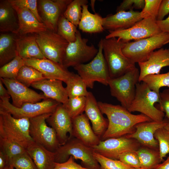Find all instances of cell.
I'll list each match as a JSON object with an SVG mask.
<instances>
[{
	"instance_id": "obj_1",
	"label": "cell",
	"mask_w": 169,
	"mask_h": 169,
	"mask_svg": "<svg viewBox=\"0 0 169 169\" xmlns=\"http://www.w3.org/2000/svg\"><path fill=\"white\" fill-rule=\"evenodd\" d=\"M97 103L101 112L106 115L108 121L107 128L101 141L131 134L135 131L137 124L152 121L142 114H132L126 109L119 105L100 101Z\"/></svg>"
},
{
	"instance_id": "obj_2",
	"label": "cell",
	"mask_w": 169,
	"mask_h": 169,
	"mask_svg": "<svg viewBox=\"0 0 169 169\" xmlns=\"http://www.w3.org/2000/svg\"><path fill=\"white\" fill-rule=\"evenodd\" d=\"M125 43L116 38H103V54L111 79L119 77L136 67L135 64L122 52Z\"/></svg>"
},
{
	"instance_id": "obj_3",
	"label": "cell",
	"mask_w": 169,
	"mask_h": 169,
	"mask_svg": "<svg viewBox=\"0 0 169 169\" xmlns=\"http://www.w3.org/2000/svg\"><path fill=\"white\" fill-rule=\"evenodd\" d=\"M29 127V118H16L0 109V137L14 142L26 149L34 142Z\"/></svg>"
},
{
	"instance_id": "obj_4",
	"label": "cell",
	"mask_w": 169,
	"mask_h": 169,
	"mask_svg": "<svg viewBox=\"0 0 169 169\" xmlns=\"http://www.w3.org/2000/svg\"><path fill=\"white\" fill-rule=\"evenodd\" d=\"M159 102V95L151 90L145 83L136 85L134 98L127 110L131 112L137 111L148 117L152 121L163 120L165 113L154 106Z\"/></svg>"
},
{
	"instance_id": "obj_5",
	"label": "cell",
	"mask_w": 169,
	"mask_h": 169,
	"mask_svg": "<svg viewBox=\"0 0 169 169\" xmlns=\"http://www.w3.org/2000/svg\"><path fill=\"white\" fill-rule=\"evenodd\" d=\"M92 147L88 146L74 137L69 139L54 152L55 162L61 163L67 161L70 156L81 161L82 166L89 169H101L93 155Z\"/></svg>"
},
{
	"instance_id": "obj_6",
	"label": "cell",
	"mask_w": 169,
	"mask_h": 169,
	"mask_svg": "<svg viewBox=\"0 0 169 169\" xmlns=\"http://www.w3.org/2000/svg\"><path fill=\"white\" fill-rule=\"evenodd\" d=\"M103 38L99 41L98 52L91 61L86 64H81L74 67L87 87L92 89L95 82L107 85L110 79L108 67L103 51Z\"/></svg>"
},
{
	"instance_id": "obj_7",
	"label": "cell",
	"mask_w": 169,
	"mask_h": 169,
	"mask_svg": "<svg viewBox=\"0 0 169 169\" xmlns=\"http://www.w3.org/2000/svg\"><path fill=\"white\" fill-rule=\"evenodd\" d=\"M169 43V33L161 32L152 36L125 43L124 55L134 63L146 61L156 49Z\"/></svg>"
},
{
	"instance_id": "obj_8",
	"label": "cell",
	"mask_w": 169,
	"mask_h": 169,
	"mask_svg": "<svg viewBox=\"0 0 169 169\" xmlns=\"http://www.w3.org/2000/svg\"><path fill=\"white\" fill-rule=\"evenodd\" d=\"M139 75L140 71L135 67L119 77L110 78L109 81L111 95L127 110L134 98Z\"/></svg>"
},
{
	"instance_id": "obj_9",
	"label": "cell",
	"mask_w": 169,
	"mask_h": 169,
	"mask_svg": "<svg viewBox=\"0 0 169 169\" xmlns=\"http://www.w3.org/2000/svg\"><path fill=\"white\" fill-rule=\"evenodd\" d=\"M61 103L49 98L35 103H27L20 107L14 106L8 98H1L0 109L17 118H30L45 114L52 113Z\"/></svg>"
},
{
	"instance_id": "obj_10",
	"label": "cell",
	"mask_w": 169,
	"mask_h": 169,
	"mask_svg": "<svg viewBox=\"0 0 169 169\" xmlns=\"http://www.w3.org/2000/svg\"><path fill=\"white\" fill-rule=\"evenodd\" d=\"M88 39L82 38L78 30L75 41L69 43L65 49L62 61V65L67 68L74 67L92 60L98 52L93 44L88 45Z\"/></svg>"
},
{
	"instance_id": "obj_11",
	"label": "cell",
	"mask_w": 169,
	"mask_h": 169,
	"mask_svg": "<svg viewBox=\"0 0 169 169\" xmlns=\"http://www.w3.org/2000/svg\"><path fill=\"white\" fill-rule=\"evenodd\" d=\"M51 114H44L29 118V132L34 142L55 152L61 145L54 130L46 123V120Z\"/></svg>"
},
{
	"instance_id": "obj_12",
	"label": "cell",
	"mask_w": 169,
	"mask_h": 169,
	"mask_svg": "<svg viewBox=\"0 0 169 169\" xmlns=\"http://www.w3.org/2000/svg\"><path fill=\"white\" fill-rule=\"evenodd\" d=\"M35 35L37 43L45 57L62 64L69 43L57 32L50 30L36 33Z\"/></svg>"
},
{
	"instance_id": "obj_13",
	"label": "cell",
	"mask_w": 169,
	"mask_h": 169,
	"mask_svg": "<svg viewBox=\"0 0 169 169\" xmlns=\"http://www.w3.org/2000/svg\"><path fill=\"white\" fill-rule=\"evenodd\" d=\"M152 18L142 19L130 28L123 30L110 31L105 38H117L125 43L137 40L154 36L161 31Z\"/></svg>"
},
{
	"instance_id": "obj_14",
	"label": "cell",
	"mask_w": 169,
	"mask_h": 169,
	"mask_svg": "<svg viewBox=\"0 0 169 169\" xmlns=\"http://www.w3.org/2000/svg\"><path fill=\"white\" fill-rule=\"evenodd\" d=\"M141 146L136 140L125 136L100 141L98 145L91 147L94 152L105 157L119 160L121 154L127 152L136 151Z\"/></svg>"
},
{
	"instance_id": "obj_15",
	"label": "cell",
	"mask_w": 169,
	"mask_h": 169,
	"mask_svg": "<svg viewBox=\"0 0 169 169\" xmlns=\"http://www.w3.org/2000/svg\"><path fill=\"white\" fill-rule=\"evenodd\" d=\"M12 100V105L19 108L27 103H35L47 98L43 94H38L16 79L0 78Z\"/></svg>"
},
{
	"instance_id": "obj_16",
	"label": "cell",
	"mask_w": 169,
	"mask_h": 169,
	"mask_svg": "<svg viewBox=\"0 0 169 169\" xmlns=\"http://www.w3.org/2000/svg\"><path fill=\"white\" fill-rule=\"evenodd\" d=\"M46 122L55 131L61 146L74 137L72 119L62 104L58 106Z\"/></svg>"
},
{
	"instance_id": "obj_17",
	"label": "cell",
	"mask_w": 169,
	"mask_h": 169,
	"mask_svg": "<svg viewBox=\"0 0 169 169\" xmlns=\"http://www.w3.org/2000/svg\"><path fill=\"white\" fill-rule=\"evenodd\" d=\"M72 0L39 1L43 23L49 30L57 32L59 20Z\"/></svg>"
},
{
	"instance_id": "obj_18",
	"label": "cell",
	"mask_w": 169,
	"mask_h": 169,
	"mask_svg": "<svg viewBox=\"0 0 169 169\" xmlns=\"http://www.w3.org/2000/svg\"><path fill=\"white\" fill-rule=\"evenodd\" d=\"M24 60L25 65L38 70L46 79H58L65 83L73 73L62 64L47 59L31 58Z\"/></svg>"
},
{
	"instance_id": "obj_19",
	"label": "cell",
	"mask_w": 169,
	"mask_h": 169,
	"mask_svg": "<svg viewBox=\"0 0 169 169\" xmlns=\"http://www.w3.org/2000/svg\"><path fill=\"white\" fill-rule=\"evenodd\" d=\"M168 122L167 120H164L161 122L151 121L141 122L135 126L133 133L125 136L136 140L143 146L159 150L158 143L154 134L158 129L164 127Z\"/></svg>"
},
{
	"instance_id": "obj_20",
	"label": "cell",
	"mask_w": 169,
	"mask_h": 169,
	"mask_svg": "<svg viewBox=\"0 0 169 169\" xmlns=\"http://www.w3.org/2000/svg\"><path fill=\"white\" fill-rule=\"evenodd\" d=\"M142 19L138 11H121L103 18L102 25L104 29L115 31L128 28Z\"/></svg>"
},
{
	"instance_id": "obj_21",
	"label": "cell",
	"mask_w": 169,
	"mask_h": 169,
	"mask_svg": "<svg viewBox=\"0 0 169 169\" xmlns=\"http://www.w3.org/2000/svg\"><path fill=\"white\" fill-rule=\"evenodd\" d=\"M140 69L139 82L146 76L159 74L162 68L169 66V49L160 48L153 52L146 61L138 63Z\"/></svg>"
},
{
	"instance_id": "obj_22",
	"label": "cell",
	"mask_w": 169,
	"mask_h": 169,
	"mask_svg": "<svg viewBox=\"0 0 169 169\" xmlns=\"http://www.w3.org/2000/svg\"><path fill=\"white\" fill-rule=\"evenodd\" d=\"M89 120L83 113L72 118L73 134L86 145L92 147L98 145L101 140L94 132Z\"/></svg>"
},
{
	"instance_id": "obj_23",
	"label": "cell",
	"mask_w": 169,
	"mask_h": 169,
	"mask_svg": "<svg viewBox=\"0 0 169 169\" xmlns=\"http://www.w3.org/2000/svg\"><path fill=\"white\" fill-rule=\"evenodd\" d=\"M86 97L85 114L91 122L94 132L101 140L107 128L108 120L103 116L92 93L89 92Z\"/></svg>"
},
{
	"instance_id": "obj_24",
	"label": "cell",
	"mask_w": 169,
	"mask_h": 169,
	"mask_svg": "<svg viewBox=\"0 0 169 169\" xmlns=\"http://www.w3.org/2000/svg\"><path fill=\"white\" fill-rule=\"evenodd\" d=\"M62 82L58 79H45L33 83L31 86L43 91L47 98L63 105L66 102L69 97Z\"/></svg>"
},
{
	"instance_id": "obj_25",
	"label": "cell",
	"mask_w": 169,
	"mask_h": 169,
	"mask_svg": "<svg viewBox=\"0 0 169 169\" xmlns=\"http://www.w3.org/2000/svg\"><path fill=\"white\" fill-rule=\"evenodd\" d=\"M13 7L17 12L18 21L19 28L17 34L22 35L28 33H37L47 30L48 28L44 23L39 22L30 10L25 8Z\"/></svg>"
},
{
	"instance_id": "obj_26",
	"label": "cell",
	"mask_w": 169,
	"mask_h": 169,
	"mask_svg": "<svg viewBox=\"0 0 169 169\" xmlns=\"http://www.w3.org/2000/svg\"><path fill=\"white\" fill-rule=\"evenodd\" d=\"M38 169H53L55 165L54 152L33 142L26 149Z\"/></svg>"
},
{
	"instance_id": "obj_27",
	"label": "cell",
	"mask_w": 169,
	"mask_h": 169,
	"mask_svg": "<svg viewBox=\"0 0 169 169\" xmlns=\"http://www.w3.org/2000/svg\"><path fill=\"white\" fill-rule=\"evenodd\" d=\"M19 24L16 11L8 0H0V31L17 34Z\"/></svg>"
},
{
	"instance_id": "obj_28",
	"label": "cell",
	"mask_w": 169,
	"mask_h": 169,
	"mask_svg": "<svg viewBox=\"0 0 169 169\" xmlns=\"http://www.w3.org/2000/svg\"><path fill=\"white\" fill-rule=\"evenodd\" d=\"M16 41L18 55L24 60L46 59L38 47L35 35L21 37L16 38Z\"/></svg>"
},
{
	"instance_id": "obj_29",
	"label": "cell",
	"mask_w": 169,
	"mask_h": 169,
	"mask_svg": "<svg viewBox=\"0 0 169 169\" xmlns=\"http://www.w3.org/2000/svg\"><path fill=\"white\" fill-rule=\"evenodd\" d=\"M88 4L82 6V15L78 27L83 32L89 33L102 32L103 18L98 13H91L88 10Z\"/></svg>"
},
{
	"instance_id": "obj_30",
	"label": "cell",
	"mask_w": 169,
	"mask_h": 169,
	"mask_svg": "<svg viewBox=\"0 0 169 169\" xmlns=\"http://www.w3.org/2000/svg\"><path fill=\"white\" fill-rule=\"evenodd\" d=\"M18 55L16 38L11 34L1 33L0 67L11 61Z\"/></svg>"
},
{
	"instance_id": "obj_31",
	"label": "cell",
	"mask_w": 169,
	"mask_h": 169,
	"mask_svg": "<svg viewBox=\"0 0 169 169\" xmlns=\"http://www.w3.org/2000/svg\"><path fill=\"white\" fill-rule=\"evenodd\" d=\"M141 168L143 169H152L162 161L161 159L159 150L143 146L136 151Z\"/></svg>"
},
{
	"instance_id": "obj_32",
	"label": "cell",
	"mask_w": 169,
	"mask_h": 169,
	"mask_svg": "<svg viewBox=\"0 0 169 169\" xmlns=\"http://www.w3.org/2000/svg\"><path fill=\"white\" fill-rule=\"evenodd\" d=\"M65 83L69 98L86 96L88 93L86 84L78 74L73 73Z\"/></svg>"
},
{
	"instance_id": "obj_33",
	"label": "cell",
	"mask_w": 169,
	"mask_h": 169,
	"mask_svg": "<svg viewBox=\"0 0 169 169\" xmlns=\"http://www.w3.org/2000/svg\"><path fill=\"white\" fill-rule=\"evenodd\" d=\"M45 79H46L38 70L25 64L20 69L16 80L29 87L33 83Z\"/></svg>"
},
{
	"instance_id": "obj_34",
	"label": "cell",
	"mask_w": 169,
	"mask_h": 169,
	"mask_svg": "<svg viewBox=\"0 0 169 169\" xmlns=\"http://www.w3.org/2000/svg\"><path fill=\"white\" fill-rule=\"evenodd\" d=\"M87 0H74L68 5L63 15L76 27L78 26L81 19L82 6L87 5Z\"/></svg>"
},
{
	"instance_id": "obj_35",
	"label": "cell",
	"mask_w": 169,
	"mask_h": 169,
	"mask_svg": "<svg viewBox=\"0 0 169 169\" xmlns=\"http://www.w3.org/2000/svg\"><path fill=\"white\" fill-rule=\"evenodd\" d=\"M77 27L63 14L58 23L57 33L69 43L73 42L76 39V33L78 30Z\"/></svg>"
},
{
	"instance_id": "obj_36",
	"label": "cell",
	"mask_w": 169,
	"mask_h": 169,
	"mask_svg": "<svg viewBox=\"0 0 169 169\" xmlns=\"http://www.w3.org/2000/svg\"><path fill=\"white\" fill-rule=\"evenodd\" d=\"M24 65V59L17 55L11 61L0 67V78L16 79L20 69Z\"/></svg>"
},
{
	"instance_id": "obj_37",
	"label": "cell",
	"mask_w": 169,
	"mask_h": 169,
	"mask_svg": "<svg viewBox=\"0 0 169 169\" xmlns=\"http://www.w3.org/2000/svg\"><path fill=\"white\" fill-rule=\"evenodd\" d=\"M141 82L145 83L151 90L159 95L160 89L161 87H169V72L164 74L147 75L142 79Z\"/></svg>"
},
{
	"instance_id": "obj_38",
	"label": "cell",
	"mask_w": 169,
	"mask_h": 169,
	"mask_svg": "<svg viewBox=\"0 0 169 169\" xmlns=\"http://www.w3.org/2000/svg\"><path fill=\"white\" fill-rule=\"evenodd\" d=\"M86 96L69 98L66 102L63 105L71 119L84 111L86 104Z\"/></svg>"
},
{
	"instance_id": "obj_39",
	"label": "cell",
	"mask_w": 169,
	"mask_h": 169,
	"mask_svg": "<svg viewBox=\"0 0 169 169\" xmlns=\"http://www.w3.org/2000/svg\"><path fill=\"white\" fill-rule=\"evenodd\" d=\"M0 150L6 156L8 161L13 157L26 151V149L17 143L0 137Z\"/></svg>"
},
{
	"instance_id": "obj_40",
	"label": "cell",
	"mask_w": 169,
	"mask_h": 169,
	"mask_svg": "<svg viewBox=\"0 0 169 169\" xmlns=\"http://www.w3.org/2000/svg\"><path fill=\"white\" fill-rule=\"evenodd\" d=\"M8 166L16 169H38L27 150L10 159L8 161Z\"/></svg>"
},
{
	"instance_id": "obj_41",
	"label": "cell",
	"mask_w": 169,
	"mask_h": 169,
	"mask_svg": "<svg viewBox=\"0 0 169 169\" xmlns=\"http://www.w3.org/2000/svg\"><path fill=\"white\" fill-rule=\"evenodd\" d=\"M154 137L157 141L159 151L161 159L169 153V131L164 127L158 129L155 132Z\"/></svg>"
},
{
	"instance_id": "obj_42",
	"label": "cell",
	"mask_w": 169,
	"mask_h": 169,
	"mask_svg": "<svg viewBox=\"0 0 169 169\" xmlns=\"http://www.w3.org/2000/svg\"><path fill=\"white\" fill-rule=\"evenodd\" d=\"M93 155L100 166L101 169H133L119 160L107 158L94 152Z\"/></svg>"
},
{
	"instance_id": "obj_43",
	"label": "cell",
	"mask_w": 169,
	"mask_h": 169,
	"mask_svg": "<svg viewBox=\"0 0 169 169\" xmlns=\"http://www.w3.org/2000/svg\"><path fill=\"white\" fill-rule=\"evenodd\" d=\"M145 4L140 12L142 19L152 18L156 20L161 0H145Z\"/></svg>"
},
{
	"instance_id": "obj_44",
	"label": "cell",
	"mask_w": 169,
	"mask_h": 169,
	"mask_svg": "<svg viewBox=\"0 0 169 169\" xmlns=\"http://www.w3.org/2000/svg\"><path fill=\"white\" fill-rule=\"evenodd\" d=\"M13 7L27 8L32 12L39 22L43 23L38 12L36 0H8Z\"/></svg>"
},
{
	"instance_id": "obj_45",
	"label": "cell",
	"mask_w": 169,
	"mask_h": 169,
	"mask_svg": "<svg viewBox=\"0 0 169 169\" xmlns=\"http://www.w3.org/2000/svg\"><path fill=\"white\" fill-rule=\"evenodd\" d=\"M119 160L134 168H141L138 155L136 151H128L121 154Z\"/></svg>"
},
{
	"instance_id": "obj_46",
	"label": "cell",
	"mask_w": 169,
	"mask_h": 169,
	"mask_svg": "<svg viewBox=\"0 0 169 169\" xmlns=\"http://www.w3.org/2000/svg\"><path fill=\"white\" fill-rule=\"evenodd\" d=\"M145 4V0H124L117 7L116 11H125L128 9L133 10V8L142 9Z\"/></svg>"
},
{
	"instance_id": "obj_47",
	"label": "cell",
	"mask_w": 169,
	"mask_h": 169,
	"mask_svg": "<svg viewBox=\"0 0 169 169\" xmlns=\"http://www.w3.org/2000/svg\"><path fill=\"white\" fill-rule=\"evenodd\" d=\"M159 103L160 110L165 113V117L169 122V89L160 92Z\"/></svg>"
},
{
	"instance_id": "obj_48",
	"label": "cell",
	"mask_w": 169,
	"mask_h": 169,
	"mask_svg": "<svg viewBox=\"0 0 169 169\" xmlns=\"http://www.w3.org/2000/svg\"><path fill=\"white\" fill-rule=\"evenodd\" d=\"M53 169H89L84 167L76 163L74 159L72 156H70L66 161L61 163H55V166Z\"/></svg>"
},
{
	"instance_id": "obj_49",
	"label": "cell",
	"mask_w": 169,
	"mask_h": 169,
	"mask_svg": "<svg viewBox=\"0 0 169 169\" xmlns=\"http://www.w3.org/2000/svg\"><path fill=\"white\" fill-rule=\"evenodd\" d=\"M169 13V0H161L156 20L164 19V17Z\"/></svg>"
},
{
	"instance_id": "obj_50",
	"label": "cell",
	"mask_w": 169,
	"mask_h": 169,
	"mask_svg": "<svg viewBox=\"0 0 169 169\" xmlns=\"http://www.w3.org/2000/svg\"><path fill=\"white\" fill-rule=\"evenodd\" d=\"M156 23L161 32L169 33V16L165 19L156 20Z\"/></svg>"
},
{
	"instance_id": "obj_51",
	"label": "cell",
	"mask_w": 169,
	"mask_h": 169,
	"mask_svg": "<svg viewBox=\"0 0 169 169\" xmlns=\"http://www.w3.org/2000/svg\"><path fill=\"white\" fill-rule=\"evenodd\" d=\"M8 166V162L7 157L0 151V169H5Z\"/></svg>"
},
{
	"instance_id": "obj_52",
	"label": "cell",
	"mask_w": 169,
	"mask_h": 169,
	"mask_svg": "<svg viewBox=\"0 0 169 169\" xmlns=\"http://www.w3.org/2000/svg\"><path fill=\"white\" fill-rule=\"evenodd\" d=\"M3 83L0 79V98H10V96L8 90L4 87Z\"/></svg>"
},
{
	"instance_id": "obj_53",
	"label": "cell",
	"mask_w": 169,
	"mask_h": 169,
	"mask_svg": "<svg viewBox=\"0 0 169 169\" xmlns=\"http://www.w3.org/2000/svg\"><path fill=\"white\" fill-rule=\"evenodd\" d=\"M152 169H169V156L166 160L157 165Z\"/></svg>"
},
{
	"instance_id": "obj_54",
	"label": "cell",
	"mask_w": 169,
	"mask_h": 169,
	"mask_svg": "<svg viewBox=\"0 0 169 169\" xmlns=\"http://www.w3.org/2000/svg\"><path fill=\"white\" fill-rule=\"evenodd\" d=\"M95 0H91L90 1V6L91 8V9L94 12H95V13H96L95 12Z\"/></svg>"
},
{
	"instance_id": "obj_55",
	"label": "cell",
	"mask_w": 169,
	"mask_h": 169,
	"mask_svg": "<svg viewBox=\"0 0 169 169\" xmlns=\"http://www.w3.org/2000/svg\"><path fill=\"white\" fill-rule=\"evenodd\" d=\"M164 127L167 131H169V122Z\"/></svg>"
},
{
	"instance_id": "obj_56",
	"label": "cell",
	"mask_w": 169,
	"mask_h": 169,
	"mask_svg": "<svg viewBox=\"0 0 169 169\" xmlns=\"http://www.w3.org/2000/svg\"><path fill=\"white\" fill-rule=\"evenodd\" d=\"M6 168H7V169H16L13 167L9 166H8Z\"/></svg>"
},
{
	"instance_id": "obj_57",
	"label": "cell",
	"mask_w": 169,
	"mask_h": 169,
	"mask_svg": "<svg viewBox=\"0 0 169 169\" xmlns=\"http://www.w3.org/2000/svg\"><path fill=\"white\" fill-rule=\"evenodd\" d=\"M133 169H142L141 168H134Z\"/></svg>"
},
{
	"instance_id": "obj_58",
	"label": "cell",
	"mask_w": 169,
	"mask_h": 169,
	"mask_svg": "<svg viewBox=\"0 0 169 169\" xmlns=\"http://www.w3.org/2000/svg\"><path fill=\"white\" fill-rule=\"evenodd\" d=\"M5 169H7V168H5Z\"/></svg>"
}]
</instances>
